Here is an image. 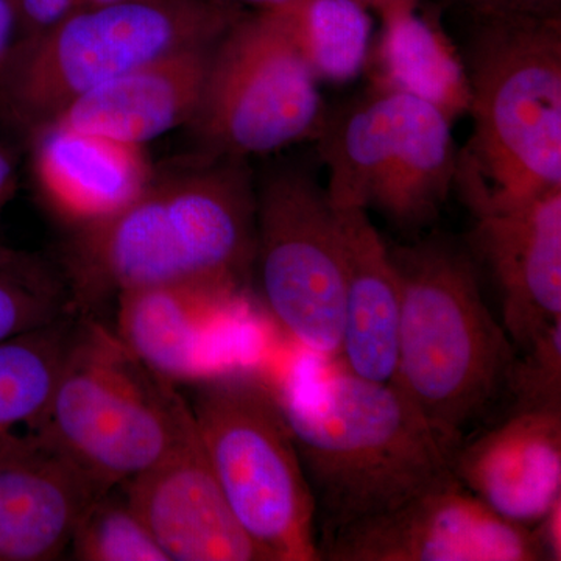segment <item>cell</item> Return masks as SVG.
I'll return each mask as SVG.
<instances>
[{"label": "cell", "mask_w": 561, "mask_h": 561, "mask_svg": "<svg viewBox=\"0 0 561 561\" xmlns=\"http://www.w3.org/2000/svg\"><path fill=\"white\" fill-rule=\"evenodd\" d=\"M327 124L320 81L275 11L239 16L210 55L192 119L209 157L243 158L319 138Z\"/></svg>", "instance_id": "cell-9"}, {"label": "cell", "mask_w": 561, "mask_h": 561, "mask_svg": "<svg viewBox=\"0 0 561 561\" xmlns=\"http://www.w3.org/2000/svg\"><path fill=\"white\" fill-rule=\"evenodd\" d=\"M105 491L43 432L0 438V561L60 559Z\"/></svg>", "instance_id": "cell-12"}, {"label": "cell", "mask_w": 561, "mask_h": 561, "mask_svg": "<svg viewBox=\"0 0 561 561\" xmlns=\"http://www.w3.org/2000/svg\"><path fill=\"white\" fill-rule=\"evenodd\" d=\"M262 298L276 323L313 356H341L345 309L337 210L300 171H280L256 195Z\"/></svg>", "instance_id": "cell-10"}, {"label": "cell", "mask_w": 561, "mask_h": 561, "mask_svg": "<svg viewBox=\"0 0 561 561\" xmlns=\"http://www.w3.org/2000/svg\"><path fill=\"white\" fill-rule=\"evenodd\" d=\"M345 262L341 356L359 378L391 382L397 373L401 291L390 250L367 210L335 208Z\"/></svg>", "instance_id": "cell-19"}, {"label": "cell", "mask_w": 561, "mask_h": 561, "mask_svg": "<svg viewBox=\"0 0 561 561\" xmlns=\"http://www.w3.org/2000/svg\"><path fill=\"white\" fill-rule=\"evenodd\" d=\"M256 254V194L241 158L209 157L151 180L106 219L77 227L60 265L77 311L127 291L202 286L242 294Z\"/></svg>", "instance_id": "cell-1"}, {"label": "cell", "mask_w": 561, "mask_h": 561, "mask_svg": "<svg viewBox=\"0 0 561 561\" xmlns=\"http://www.w3.org/2000/svg\"><path fill=\"white\" fill-rule=\"evenodd\" d=\"M116 2H121V0H76V7H73V10L94 9V7L110 5V3Z\"/></svg>", "instance_id": "cell-33"}, {"label": "cell", "mask_w": 561, "mask_h": 561, "mask_svg": "<svg viewBox=\"0 0 561 561\" xmlns=\"http://www.w3.org/2000/svg\"><path fill=\"white\" fill-rule=\"evenodd\" d=\"M16 43L18 25L13 0H0V73Z\"/></svg>", "instance_id": "cell-29"}, {"label": "cell", "mask_w": 561, "mask_h": 561, "mask_svg": "<svg viewBox=\"0 0 561 561\" xmlns=\"http://www.w3.org/2000/svg\"><path fill=\"white\" fill-rule=\"evenodd\" d=\"M18 41L49 31L76 7V0H13Z\"/></svg>", "instance_id": "cell-26"}, {"label": "cell", "mask_w": 561, "mask_h": 561, "mask_svg": "<svg viewBox=\"0 0 561 561\" xmlns=\"http://www.w3.org/2000/svg\"><path fill=\"white\" fill-rule=\"evenodd\" d=\"M119 485L169 561H264L236 522L197 427L160 463Z\"/></svg>", "instance_id": "cell-14"}, {"label": "cell", "mask_w": 561, "mask_h": 561, "mask_svg": "<svg viewBox=\"0 0 561 561\" xmlns=\"http://www.w3.org/2000/svg\"><path fill=\"white\" fill-rule=\"evenodd\" d=\"M194 427L180 387L147 367L98 316L81 313L35 430L111 490L160 463Z\"/></svg>", "instance_id": "cell-6"}, {"label": "cell", "mask_w": 561, "mask_h": 561, "mask_svg": "<svg viewBox=\"0 0 561 561\" xmlns=\"http://www.w3.org/2000/svg\"><path fill=\"white\" fill-rule=\"evenodd\" d=\"M216 44L176 51L101 84L51 124L142 147L190 125L201 106Z\"/></svg>", "instance_id": "cell-17"}, {"label": "cell", "mask_w": 561, "mask_h": 561, "mask_svg": "<svg viewBox=\"0 0 561 561\" xmlns=\"http://www.w3.org/2000/svg\"><path fill=\"white\" fill-rule=\"evenodd\" d=\"M221 2L234 7V9L238 10H241L242 7H247V9L254 10V13H260V11L283 9L290 0H221Z\"/></svg>", "instance_id": "cell-32"}, {"label": "cell", "mask_w": 561, "mask_h": 561, "mask_svg": "<svg viewBox=\"0 0 561 561\" xmlns=\"http://www.w3.org/2000/svg\"><path fill=\"white\" fill-rule=\"evenodd\" d=\"M68 551L73 560L83 561H169L121 485L92 502Z\"/></svg>", "instance_id": "cell-24"}, {"label": "cell", "mask_w": 561, "mask_h": 561, "mask_svg": "<svg viewBox=\"0 0 561 561\" xmlns=\"http://www.w3.org/2000/svg\"><path fill=\"white\" fill-rule=\"evenodd\" d=\"M242 294L202 286L154 287L117 298L116 334L147 367L173 386L228 373L217 348Z\"/></svg>", "instance_id": "cell-16"}, {"label": "cell", "mask_w": 561, "mask_h": 561, "mask_svg": "<svg viewBox=\"0 0 561 561\" xmlns=\"http://www.w3.org/2000/svg\"><path fill=\"white\" fill-rule=\"evenodd\" d=\"M272 390L316 501L319 549L354 524L459 482L453 453L394 382L345 370Z\"/></svg>", "instance_id": "cell-2"}, {"label": "cell", "mask_w": 561, "mask_h": 561, "mask_svg": "<svg viewBox=\"0 0 561 561\" xmlns=\"http://www.w3.org/2000/svg\"><path fill=\"white\" fill-rule=\"evenodd\" d=\"M451 127L431 103L375 87L319 136L331 205L373 208L402 228L430 224L456 186Z\"/></svg>", "instance_id": "cell-8"}, {"label": "cell", "mask_w": 561, "mask_h": 561, "mask_svg": "<svg viewBox=\"0 0 561 561\" xmlns=\"http://www.w3.org/2000/svg\"><path fill=\"white\" fill-rule=\"evenodd\" d=\"M467 68L472 135L456 184L472 213L561 190V20L482 18Z\"/></svg>", "instance_id": "cell-4"}, {"label": "cell", "mask_w": 561, "mask_h": 561, "mask_svg": "<svg viewBox=\"0 0 561 561\" xmlns=\"http://www.w3.org/2000/svg\"><path fill=\"white\" fill-rule=\"evenodd\" d=\"M516 357L507 391L516 411L561 412V320Z\"/></svg>", "instance_id": "cell-25"}, {"label": "cell", "mask_w": 561, "mask_h": 561, "mask_svg": "<svg viewBox=\"0 0 561 561\" xmlns=\"http://www.w3.org/2000/svg\"><path fill=\"white\" fill-rule=\"evenodd\" d=\"M76 309L60 265L0 243V342Z\"/></svg>", "instance_id": "cell-23"}, {"label": "cell", "mask_w": 561, "mask_h": 561, "mask_svg": "<svg viewBox=\"0 0 561 561\" xmlns=\"http://www.w3.org/2000/svg\"><path fill=\"white\" fill-rule=\"evenodd\" d=\"M239 16L221 0H121L70 11L49 31L18 41L0 73V117L28 138L101 84L213 46Z\"/></svg>", "instance_id": "cell-5"}, {"label": "cell", "mask_w": 561, "mask_h": 561, "mask_svg": "<svg viewBox=\"0 0 561 561\" xmlns=\"http://www.w3.org/2000/svg\"><path fill=\"white\" fill-rule=\"evenodd\" d=\"M41 198L76 227L125 208L154 179L142 146L50 124L27 138Z\"/></svg>", "instance_id": "cell-18"}, {"label": "cell", "mask_w": 561, "mask_h": 561, "mask_svg": "<svg viewBox=\"0 0 561 561\" xmlns=\"http://www.w3.org/2000/svg\"><path fill=\"white\" fill-rule=\"evenodd\" d=\"M273 11L320 83H348L367 68L373 20L357 0H290Z\"/></svg>", "instance_id": "cell-22"}, {"label": "cell", "mask_w": 561, "mask_h": 561, "mask_svg": "<svg viewBox=\"0 0 561 561\" xmlns=\"http://www.w3.org/2000/svg\"><path fill=\"white\" fill-rule=\"evenodd\" d=\"M370 58L375 87L431 103L451 122L470 110L465 62L442 28L416 7L382 16L381 36Z\"/></svg>", "instance_id": "cell-20"}, {"label": "cell", "mask_w": 561, "mask_h": 561, "mask_svg": "<svg viewBox=\"0 0 561 561\" xmlns=\"http://www.w3.org/2000/svg\"><path fill=\"white\" fill-rule=\"evenodd\" d=\"M472 214V253L500 290L504 330L526 350L561 320V190Z\"/></svg>", "instance_id": "cell-13"}, {"label": "cell", "mask_w": 561, "mask_h": 561, "mask_svg": "<svg viewBox=\"0 0 561 561\" xmlns=\"http://www.w3.org/2000/svg\"><path fill=\"white\" fill-rule=\"evenodd\" d=\"M80 316L76 309L0 342V438L35 430L46 415Z\"/></svg>", "instance_id": "cell-21"}, {"label": "cell", "mask_w": 561, "mask_h": 561, "mask_svg": "<svg viewBox=\"0 0 561 561\" xmlns=\"http://www.w3.org/2000/svg\"><path fill=\"white\" fill-rule=\"evenodd\" d=\"M206 457L264 561H319L316 501L272 387L249 370L190 386Z\"/></svg>", "instance_id": "cell-7"}, {"label": "cell", "mask_w": 561, "mask_h": 561, "mask_svg": "<svg viewBox=\"0 0 561 561\" xmlns=\"http://www.w3.org/2000/svg\"><path fill=\"white\" fill-rule=\"evenodd\" d=\"M357 2L367 7L368 10L378 11L382 18L391 11L415 9V7H419L420 0H357Z\"/></svg>", "instance_id": "cell-31"}, {"label": "cell", "mask_w": 561, "mask_h": 561, "mask_svg": "<svg viewBox=\"0 0 561 561\" xmlns=\"http://www.w3.org/2000/svg\"><path fill=\"white\" fill-rule=\"evenodd\" d=\"M457 481L505 522L534 527L561 501V412L516 411L453 453Z\"/></svg>", "instance_id": "cell-15"}, {"label": "cell", "mask_w": 561, "mask_h": 561, "mask_svg": "<svg viewBox=\"0 0 561 561\" xmlns=\"http://www.w3.org/2000/svg\"><path fill=\"white\" fill-rule=\"evenodd\" d=\"M561 501L557 502L551 512L534 526L538 541H540L545 559L551 561L561 560Z\"/></svg>", "instance_id": "cell-28"}, {"label": "cell", "mask_w": 561, "mask_h": 561, "mask_svg": "<svg viewBox=\"0 0 561 561\" xmlns=\"http://www.w3.org/2000/svg\"><path fill=\"white\" fill-rule=\"evenodd\" d=\"M327 561H541L534 527L500 518L459 482L426 491L401 507L323 542Z\"/></svg>", "instance_id": "cell-11"}, {"label": "cell", "mask_w": 561, "mask_h": 561, "mask_svg": "<svg viewBox=\"0 0 561 561\" xmlns=\"http://www.w3.org/2000/svg\"><path fill=\"white\" fill-rule=\"evenodd\" d=\"M401 316L393 381L454 453L507 390L515 346L491 316L474 257L445 236L394 247Z\"/></svg>", "instance_id": "cell-3"}, {"label": "cell", "mask_w": 561, "mask_h": 561, "mask_svg": "<svg viewBox=\"0 0 561 561\" xmlns=\"http://www.w3.org/2000/svg\"><path fill=\"white\" fill-rule=\"evenodd\" d=\"M18 173L13 154L5 147L0 146V217L11 198L16 194Z\"/></svg>", "instance_id": "cell-30"}, {"label": "cell", "mask_w": 561, "mask_h": 561, "mask_svg": "<svg viewBox=\"0 0 561 561\" xmlns=\"http://www.w3.org/2000/svg\"><path fill=\"white\" fill-rule=\"evenodd\" d=\"M482 18H559L561 0H463Z\"/></svg>", "instance_id": "cell-27"}]
</instances>
